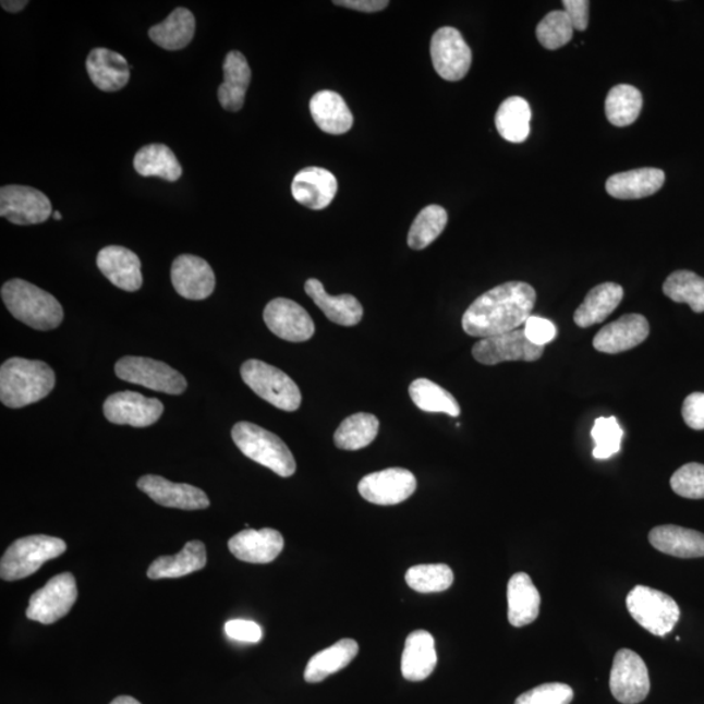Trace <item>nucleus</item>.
Wrapping results in <instances>:
<instances>
[{
	"mask_svg": "<svg viewBox=\"0 0 704 704\" xmlns=\"http://www.w3.org/2000/svg\"><path fill=\"white\" fill-rule=\"evenodd\" d=\"M536 292L526 282H507L481 295L464 312L462 328L471 337L488 338L521 328L531 317Z\"/></svg>",
	"mask_w": 704,
	"mask_h": 704,
	"instance_id": "obj_1",
	"label": "nucleus"
},
{
	"mask_svg": "<svg viewBox=\"0 0 704 704\" xmlns=\"http://www.w3.org/2000/svg\"><path fill=\"white\" fill-rule=\"evenodd\" d=\"M56 387V374L41 361L11 357L0 368V400L10 409H22L44 400Z\"/></svg>",
	"mask_w": 704,
	"mask_h": 704,
	"instance_id": "obj_2",
	"label": "nucleus"
},
{
	"mask_svg": "<svg viewBox=\"0 0 704 704\" xmlns=\"http://www.w3.org/2000/svg\"><path fill=\"white\" fill-rule=\"evenodd\" d=\"M2 299L12 316L37 330H52L62 324V304L48 291L24 280H11L2 288Z\"/></svg>",
	"mask_w": 704,
	"mask_h": 704,
	"instance_id": "obj_3",
	"label": "nucleus"
},
{
	"mask_svg": "<svg viewBox=\"0 0 704 704\" xmlns=\"http://www.w3.org/2000/svg\"><path fill=\"white\" fill-rule=\"evenodd\" d=\"M239 450L250 460L263 464L277 475L290 477L295 474L296 462L288 445L271 432L248 422H239L231 430Z\"/></svg>",
	"mask_w": 704,
	"mask_h": 704,
	"instance_id": "obj_4",
	"label": "nucleus"
},
{
	"mask_svg": "<svg viewBox=\"0 0 704 704\" xmlns=\"http://www.w3.org/2000/svg\"><path fill=\"white\" fill-rule=\"evenodd\" d=\"M68 549L59 537L32 535L13 542L0 561V576L7 582L23 580L57 559Z\"/></svg>",
	"mask_w": 704,
	"mask_h": 704,
	"instance_id": "obj_5",
	"label": "nucleus"
},
{
	"mask_svg": "<svg viewBox=\"0 0 704 704\" xmlns=\"http://www.w3.org/2000/svg\"><path fill=\"white\" fill-rule=\"evenodd\" d=\"M241 375L247 387L277 409L292 413L301 408L302 393L298 385L274 365L251 359L242 365Z\"/></svg>",
	"mask_w": 704,
	"mask_h": 704,
	"instance_id": "obj_6",
	"label": "nucleus"
},
{
	"mask_svg": "<svg viewBox=\"0 0 704 704\" xmlns=\"http://www.w3.org/2000/svg\"><path fill=\"white\" fill-rule=\"evenodd\" d=\"M627 608L642 628L657 636L672 632L680 620L679 604L661 591L646 586H635L630 591Z\"/></svg>",
	"mask_w": 704,
	"mask_h": 704,
	"instance_id": "obj_7",
	"label": "nucleus"
},
{
	"mask_svg": "<svg viewBox=\"0 0 704 704\" xmlns=\"http://www.w3.org/2000/svg\"><path fill=\"white\" fill-rule=\"evenodd\" d=\"M121 380L142 385L159 393L179 396L187 389V380L170 365L143 356H124L116 364Z\"/></svg>",
	"mask_w": 704,
	"mask_h": 704,
	"instance_id": "obj_8",
	"label": "nucleus"
},
{
	"mask_svg": "<svg viewBox=\"0 0 704 704\" xmlns=\"http://www.w3.org/2000/svg\"><path fill=\"white\" fill-rule=\"evenodd\" d=\"M77 600L76 580L71 573L51 578L41 590L31 596L26 617L32 621L51 626L69 615Z\"/></svg>",
	"mask_w": 704,
	"mask_h": 704,
	"instance_id": "obj_9",
	"label": "nucleus"
},
{
	"mask_svg": "<svg viewBox=\"0 0 704 704\" xmlns=\"http://www.w3.org/2000/svg\"><path fill=\"white\" fill-rule=\"evenodd\" d=\"M430 58L438 75L447 82H460L466 77L473 63L470 46L461 32L451 26H442L432 37Z\"/></svg>",
	"mask_w": 704,
	"mask_h": 704,
	"instance_id": "obj_10",
	"label": "nucleus"
},
{
	"mask_svg": "<svg viewBox=\"0 0 704 704\" xmlns=\"http://www.w3.org/2000/svg\"><path fill=\"white\" fill-rule=\"evenodd\" d=\"M610 692L622 704H638L647 699L650 677L646 663L632 650L616 654L609 679Z\"/></svg>",
	"mask_w": 704,
	"mask_h": 704,
	"instance_id": "obj_11",
	"label": "nucleus"
},
{
	"mask_svg": "<svg viewBox=\"0 0 704 704\" xmlns=\"http://www.w3.org/2000/svg\"><path fill=\"white\" fill-rule=\"evenodd\" d=\"M52 215L49 197L26 185H4L0 190V217L20 226L48 221Z\"/></svg>",
	"mask_w": 704,
	"mask_h": 704,
	"instance_id": "obj_12",
	"label": "nucleus"
},
{
	"mask_svg": "<svg viewBox=\"0 0 704 704\" xmlns=\"http://www.w3.org/2000/svg\"><path fill=\"white\" fill-rule=\"evenodd\" d=\"M544 348L531 343L523 329L483 338L473 348L476 362L496 365L503 362H536L543 356Z\"/></svg>",
	"mask_w": 704,
	"mask_h": 704,
	"instance_id": "obj_13",
	"label": "nucleus"
},
{
	"mask_svg": "<svg viewBox=\"0 0 704 704\" xmlns=\"http://www.w3.org/2000/svg\"><path fill=\"white\" fill-rule=\"evenodd\" d=\"M163 404L157 398H146L136 391H119L104 403L106 420L118 425L145 428L159 421Z\"/></svg>",
	"mask_w": 704,
	"mask_h": 704,
	"instance_id": "obj_14",
	"label": "nucleus"
},
{
	"mask_svg": "<svg viewBox=\"0 0 704 704\" xmlns=\"http://www.w3.org/2000/svg\"><path fill=\"white\" fill-rule=\"evenodd\" d=\"M357 489L364 500L389 507L406 501L415 494L416 477L406 469H387L364 476Z\"/></svg>",
	"mask_w": 704,
	"mask_h": 704,
	"instance_id": "obj_15",
	"label": "nucleus"
},
{
	"mask_svg": "<svg viewBox=\"0 0 704 704\" xmlns=\"http://www.w3.org/2000/svg\"><path fill=\"white\" fill-rule=\"evenodd\" d=\"M264 321L271 333L284 341L305 342L315 335V323L308 312L290 299H274L264 309Z\"/></svg>",
	"mask_w": 704,
	"mask_h": 704,
	"instance_id": "obj_16",
	"label": "nucleus"
},
{
	"mask_svg": "<svg viewBox=\"0 0 704 704\" xmlns=\"http://www.w3.org/2000/svg\"><path fill=\"white\" fill-rule=\"evenodd\" d=\"M171 282L178 294L189 301H204L216 289V276L209 263L194 255L177 257L171 267Z\"/></svg>",
	"mask_w": 704,
	"mask_h": 704,
	"instance_id": "obj_17",
	"label": "nucleus"
},
{
	"mask_svg": "<svg viewBox=\"0 0 704 704\" xmlns=\"http://www.w3.org/2000/svg\"><path fill=\"white\" fill-rule=\"evenodd\" d=\"M138 489L165 508L202 510L210 505L204 490L190 484H178L158 475H145L137 482Z\"/></svg>",
	"mask_w": 704,
	"mask_h": 704,
	"instance_id": "obj_18",
	"label": "nucleus"
},
{
	"mask_svg": "<svg viewBox=\"0 0 704 704\" xmlns=\"http://www.w3.org/2000/svg\"><path fill=\"white\" fill-rule=\"evenodd\" d=\"M648 335L647 318L630 314L597 331L593 344L595 350L604 352V354H620V352L640 347L647 340Z\"/></svg>",
	"mask_w": 704,
	"mask_h": 704,
	"instance_id": "obj_19",
	"label": "nucleus"
},
{
	"mask_svg": "<svg viewBox=\"0 0 704 704\" xmlns=\"http://www.w3.org/2000/svg\"><path fill=\"white\" fill-rule=\"evenodd\" d=\"M97 267L117 288L134 292L142 289L143 275L141 258L121 245H109L99 251Z\"/></svg>",
	"mask_w": 704,
	"mask_h": 704,
	"instance_id": "obj_20",
	"label": "nucleus"
},
{
	"mask_svg": "<svg viewBox=\"0 0 704 704\" xmlns=\"http://www.w3.org/2000/svg\"><path fill=\"white\" fill-rule=\"evenodd\" d=\"M283 536L274 529H247L232 536L229 549L236 559L250 563H269L281 555Z\"/></svg>",
	"mask_w": 704,
	"mask_h": 704,
	"instance_id": "obj_21",
	"label": "nucleus"
},
{
	"mask_svg": "<svg viewBox=\"0 0 704 704\" xmlns=\"http://www.w3.org/2000/svg\"><path fill=\"white\" fill-rule=\"evenodd\" d=\"M338 191L337 178L323 168H305L291 183V194L299 204L312 210L328 208Z\"/></svg>",
	"mask_w": 704,
	"mask_h": 704,
	"instance_id": "obj_22",
	"label": "nucleus"
},
{
	"mask_svg": "<svg viewBox=\"0 0 704 704\" xmlns=\"http://www.w3.org/2000/svg\"><path fill=\"white\" fill-rule=\"evenodd\" d=\"M86 71L98 89L118 92L130 82L131 68L125 58L105 48L90 51L86 58Z\"/></svg>",
	"mask_w": 704,
	"mask_h": 704,
	"instance_id": "obj_23",
	"label": "nucleus"
},
{
	"mask_svg": "<svg viewBox=\"0 0 704 704\" xmlns=\"http://www.w3.org/2000/svg\"><path fill=\"white\" fill-rule=\"evenodd\" d=\"M309 111L317 128L330 135L347 134L354 125V117L341 95L321 90L312 97Z\"/></svg>",
	"mask_w": 704,
	"mask_h": 704,
	"instance_id": "obj_24",
	"label": "nucleus"
},
{
	"mask_svg": "<svg viewBox=\"0 0 704 704\" xmlns=\"http://www.w3.org/2000/svg\"><path fill=\"white\" fill-rule=\"evenodd\" d=\"M666 174L660 169L643 168L619 172L606 183L608 194L620 201H638L653 196L663 187Z\"/></svg>",
	"mask_w": 704,
	"mask_h": 704,
	"instance_id": "obj_25",
	"label": "nucleus"
},
{
	"mask_svg": "<svg viewBox=\"0 0 704 704\" xmlns=\"http://www.w3.org/2000/svg\"><path fill=\"white\" fill-rule=\"evenodd\" d=\"M542 597L526 573H517L508 583V619L510 626L523 628L533 623L541 612Z\"/></svg>",
	"mask_w": 704,
	"mask_h": 704,
	"instance_id": "obj_26",
	"label": "nucleus"
},
{
	"mask_svg": "<svg viewBox=\"0 0 704 704\" xmlns=\"http://www.w3.org/2000/svg\"><path fill=\"white\" fill-rule=\"evenodd\" d=\"M648 541L659 553L679 559L704 557V534L700 531L667 524L651 531Z\"/></svg>",
	"mask_w": 704,
	"mask_h": 704,
	"instance_id": "obj_27",
	"label": "nucleus"
},
{
	"mask_svg": "<svg viewBox=\"0 0 704 704\" xmlns=\"http://www.w3.org/2000/svg\"><path fill=\"white\" fill-rule=\"evenodd\" d=\"M251 77L247 59L242 52L230 51L223 63V83L218 88V101L224 110H242Z\"/></svg>",
	"mask_w": 704,
	"mask_h": 704,
	"instance_id": "obj_28",
	"label": "nucleus"
},
{
	"mask_svg": "<svg viewBox=\"0 0 704 704\" xmlns=\"http://www.w3.org/2000/svg\"><path fill=\"white\" fill-rule=\"evenodd\" d=\"M304 289L331 323L342 325V327H354L362 321L363 305L355 296L349 294L329 295L325 291L324 284L315 278L305 282Z\"/></svg>",
	"mask_w": 704,
	"mask_h": 704,
	"instance_id": "obj_29",
	"label": "nucleus"
},
{
	"mask_svg": "<svg viewBox=\"0 0 704 704\" xmlns=\"http://www.w3.org/2000/svg\"><path fill=\"white\" fill-rule=\"evenodd\" d=\"M437 666L435 640L425 630H416L408 636L402 654L401 669L404 679L423 681Z\"/></svg>",
	"mask_w": 704,
	"mask_h": 704,
	"instance_id": "obj_30",
	"label": "nucleus"
},
{
	"mask_svg": "<svg viewBox=\"0 0 704 704\" xmlns=\"http://www.w3.org/2000/svg\"><path fill=\"white\" fill-rule=\"evenodd\" d=\"M622 298L623 289L620 284L606 282L596 286L576 308L574 323L580 328H590L595 324L603 323L619 307Z\"/></svg>",
	"mask_w": 704,
	"mask_h": 704,
	"instance_id": "obj_31",
	"label": "nucleus"
},
{
	"mask_svg": "<svg viewBox=\"0 0 704 704\" xmlns=\"http://www.w3.org/2000/svg\"><path fill=\"white\" fill-rule=\"evenodd\" d=\"M207 567V549L202 542L192 541L175 556H162L148 569L150 580L181 578Z\"/></svg>",
	"mask_w": 704,
	"mask_h": 704,
	"instance_id": "obj_32",
	"label": "nucleus"
},
{
	"mask_svg": "<svg viewBox=\"0 0 704 704\" xmlns=\"http://www.w3.org/2000/svg\"><path fill=\"white\" fill-rule=\"evenodd\" d=\"M196 20L194 13L183 7L172 11L161 24L151 26L149 37L153 43L165 50L177 51L189 46L195 36Z\"/></svg>",
	"mask_w": 704,
	"mask_h": 704,
	"instance_id": "obj_33",
	"label": "nucleus"
},
{
	"mask_svg": "<svg viewBox=\"0 0 704 704\" xmlns=\"http://www.w3.org/2000/svg\"><path fill=\"white\" fill-rule=\"evenodd\" d=\"M359 653L354 640H342L327 650L320 651L307 664L304 670V680L309 683L321 682L330 675L340 672L355 659Z\"/></svg>",
	"mask_w": 704,
	"mask_h": 704,
	"instance_id": "obj_34",
	"label": "nucleus"
},
{
	"mask_svg": "<svg viewBox=\"0 0 704 704\" xmlns=\"http://www.w3.org/2000/svg\"><path fill=\"white\" fill-rule=\"evenodd\" d=\"M531 111L530 104L522 97H509L496 112L495 123L498 134L510 143H524L530 136Z\"/></svg>",
	"mask_w": 704,
	"mask_h": 704,
	"instance_id": "obj_35",
	"label": "nucleus"
},
{
	"mask_svg": "<svg viewBox=\"0 0 704 704\" xmlns=\"http://www.w3.org/2000/svg\"><path fill=\"white\" fill-rule=\"evenodd\" d=\"M134 168L142 177H158L177 182L182 177V166L174 151L163 144H150L136 153Z\"/></svg>",
	"mask_w": 704,
	"mask_h": 704,
	"instance_id": "obj_36",
	"label": "nucleus"
},
{
	"mask_svg": "<svg viewBox=\"0 0 704 704\" xmlns=\"http://www.w3.org/2000/svg\"><path fill=\"white\" fill-rule=\"evenodd\" d=\"M411 400L425 413H440L449 416H460L461 408L456 398L428 378H417L410 385Z\"/></svg>",
	"mask_w": 704,
	"mask_h": 704,
	"instance_id": "obj_37",
	"label": "nucleus"
},
{
	"mask_svg": "<svg viewBox=\"0 0 704 704\" xmlns=\"http://www.w3.org/2000/svg\"><path fill=\"white\" fill-rule=\"evenodd\" d=\"M380 422L372 414L357 413L344 420L335 434V444L342 450L367 448L375 441Z\"/></svg>",
	"mask_w": 704,
	"mask_h": 704,
	"instance_id": "obj_38",
	"label": "nucleus"
},
{
	"mask_svg": "<svg viewBox=\"0 0 704 704\" xmlns=\"http://www.w3.org/2000/svg\"><path fill=\"white\" fill-rule=\"evenodd\" d=\"M642 93L632 85L621 84L609 90L606 99V116L616 128H628L641 114Z\"/></svg>",
	"mask_w": 704,
	"mask_h": 704,
	"instance_id": "obj_39",
	"label": "nucleus"
},
{
	"mask_svg": "<svg viewBox=\"0 0 704 704\" xmlns=\"http://www.w3.org/2000/svg\"><path fill=\"white\" fill-rule=\"evenodd\" d=\"M664 294L676 303H687L695 314L704 312V278L690 270H677L663 284Z\"/></svg>",
	"mask_w": 704,
	"mask_h": 704,
	"instance_id": "obj_40",
	"label": "nucleus"
},
{
	"mask_svg": "<svg viewBox=\"0 0 704 704\" xmlns=\"http://www.w3.org/2000/svg\"><path fill=\"white\" fill-rule=\"evenodd\" d=\"M448 223V213L440 205H428L411 224L408 244L410 248L421 251L427 248L442 234Z\"/></svg>",
	"mask_w": 704,
	"mask_h": 704,
	"instance_id": "obj_41",
	"label": "nucleus"
},
{
	"mask_svg": "<svg viewBox=\"0 0 704 704\" xmlns=\"http://www.w3.org/2000/svg\"><path fill=\"white\" fill-rule=\"evenodd\" d=\"M453 581V570L445 563L416 565L406 573L409 587L422 594L442 593Z\"/></svg>",
	"mask_w": 704,
	"mask_h": 704,
	"instance_id": "obj_42",
	"label": "nucleus"
},
{
	"mask_svg": "<svg viewBox=\"0 0 704 704\" xmlns=\"http://www.w3.org/2000/svg\"><path fill=\"white\" fill-rule=\"evenodd\" d=\"M574 26L565 11L549 12L536 26V37L543 48L557 50L573 39Z\"/></svg>",
	"mask_w": 704,
	"mask_h": 704,
	"instance_id": "obj_43",
	"label": "nucleus"
},
{
	"mask_svg": "<svg viewBox=\"0 0 704 704\" xmlns=\"http://www.w3.org/2000/svg\"><path fill=\"white\" fill-rule=\"evenodd\" d=\"M591 436L595 441L593 456L596 460H608V458L619 453L623 430L615 416L597 417L594 428L591 430Z\"/></svg>",
	"mask_w": 704,
	"mask_h": 704,
	"instance_id": "obj_44",
	"label": "nucleus"
},
{
	"mask_svg": "<svg viewBox=\"0 0 704 704\" xmlns=\"http://www.w3.org/2000/svg\"><path fill=\"white\" fill-rule=\"evenodd\" d=\"M670 487L681 497L692 500L704 498V464L688 463L677 470L670 477Z\"/></svg>",
	"mask_w": 704,
	"mask_h": 704,
	"instance_id": "obj_45",
	"label": "nucleus"
},
{
	"mask_svg": "<svg viewBox=\"0 0 704 704\" xmlns=\"http://www.w3.org/2000/svg\"><path fill=\"white\" fill-rule=\"evenodd\" d=\"M574 699L573 689L565 683H544L518 696L514 704H570Z\"/></svg>",
	"mask_w": 704,
	"mask_h": 704,
	"instance_id": "obj_46",
	"label": "nucleus"
},
{
	"mask_svg": "<svg viewBox=\"0 0 704 704\" xmlns=\"http://www.w3.org/2000/svg\"><path fill=\"white\" fill-rule=\"evenodd\" d=\"M523 330L524 335L529 338V341L541 348L553 342L557 335V330L553 321L537 316H531L529 320L524 323Z\"/></svg>",
	"mask_w": 704,
	"mask_h": 704,
	"instance_id": "obj_47",
	"label": "nucleus"
},
{
	"mask_svg": "<svg viewBox=\"0 0 704 704\" xmlns=\"http://www.w3.org/2000/svg\"><path fill=\"white\" fill-rule=\"evenodd\" d=\"M224 632L231 640L239 642L257 643L260 642L263 630L254 621L231 620L226 622Z\"/></svg>",
	"mask_w": 704,
	"mask_h": 704,
	"instance_id": "obj_48",
	"label": "nucleus"
},
{
	"mask_svg": "<svg viewBox=\"0 0 704 704\" xmlns=\"http://www.w3.org/2000/svg\"><path fill=\"white\" fill-rule=\"evenodd\" d=\"M682 417L688 427L704 429V393H693L683 401Z\"/></svg>",
	"mask_w": 704,
	"mask_h": 704,
	"instance_id": "obj_49",
	"label": "nucleus"
},
{
	"mask_svg": "<svg viewBox=\"0 0 704 704\" xmlns=\"http://www.w3.org/2000/svg\"><path fill=\"white\" fill-rule=\"evenodd\" d=\"M563 11L568 13L574 31L584 32L588 26L590 2L587 0H563Z\"/></svg>",
	"mask_w": 704,
	"mask_h": 704,
	"instance_id": "obj_50",
	"label": "nucleus"
},
{
	"mask_svg": "<svg viewBox=\"0 0 704 704\" xmlns=\"http://www.w3.org/2000/svg\"><path fill=\"white\" fill-rule=\"evenodd\" d=\"M337 5L347 7V9L359 12H378L387 9L388 0H341L333 2Z\"/></svg>",
	"mask_w": 704,
	"mask_h": 704,
	"instance_id": "obj_51",
	"label": "nucleus"
},
{
	"mask_svg": "<svg viewBox=\"0 0 704 704\" xmlns=\"http://www.w3.org/2000/svg\"><path fill=\"white\" fill-rule=\"evenodd\" d=\"M28 3L29 2H26V0H3L0 4H2L5 11L16 13L24 10Z\"/></svg>",
	"mask_w": 704,
	"mask_h": 704,
	"instance_id": "obj_52",
	"label": "nucleus"
},
{
	"mask_svg": "<svg viewBox=\"0 0 704 704\" xmlns=\"http://www.w3.org/2000/svg\"><path fill=\"white\" fill-rule=\"evenodd\" d=\"M110 704H142V703L137 702L135 699H132V696L123 695V696H118V699L112 701Z\"/></svg>",
	"mask_w": 704,
	"mask_h": 704,
	"instance_id": "obj_53",
	"label": "nucleus"
},
{
	"mask_svg": "<svg viewBox=\"0 0 704 704\" xmlns=\"http://www.w3.org/2000/svg\"><path fill=\"white\" fill-rule=\"evenodd\" d=\"M52 217H54V219H57V221H61V219H62V215L59 211H56L54 215H52Z\"/></svg>",
	"mask_w": 704,
	"mask_h": 704,
	"instance_id": "obj_54",
	"label": "nucleus"
}]
</instances>
